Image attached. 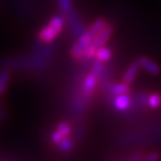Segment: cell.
<instances>
[{
  "label": "cell",
  "instance_id": "obj_5",
  "mask_svg": "<svg viewBox=\"0 0 161 161\" xmlns=\"http://www.w3.org/2000/svg\"><path fill=\"white\" fill-rule=\"evenodd\" d=\"M97 76L98 75H96L94 72H92V73L87 74L85 80H84L83 91H82V93H83L84 98H86V100L90 97L92 92H93L94 88H95L96 83H97Z\"/></svg>",
  "mask_w": 161,
  "mask_h": 161
},
{
  "label": "cell",
  "instance_id": "obj_14",
  "mask_svg": "<svg viewBox=\"0 0 161 161\" xmlns=\"http://www.w3.org/2000/svg\"><path fill=\"white\" fill-rule=\"evenodd\" d=\"M72 147H73V141L70 140V139H68V138L64 139V140L62 141L59 144H58V148H59L62 151L70 150V149H72Z\"/></svg>",
  "mask_w": 161,
  "mask_h": 161
},
{
  "label": "cell",
  "instance_id": "obj_10",
  "mask_svg": "<svg viewBox=\"0 0 161 161\" xmlns=\"http://www.w3.org/2000/svg\"><path fill=\"white\" fill-rule=\"evenodd\" d=\"M111 57H112V52H111V49L108 47H104V46H101V47L98 48L95 55L96 60H100L102 63H105V62L110 60Z\"/></svg>",
  "mask_w": 161,
  "mask_h": 161
},
{
  "label": "cell",
  "instance_id": "obj_4",
  "mask_svg": "<svg viewBox=\"0 0 161 161\" xmlns=\"http://www.w3.org/2000/svg\"><path fill=\"white\" fill-rule=\"evenodd\" d=\"M113 34V26L111 25V24H108L103 29L101 30L100 33L94 37L93 42L92 43L96 46L97 48H100L101 46H104L106 43H108V40L111 38Z\"/></svg>",
  "mask_w": 161,
  "mask_h": 161
},
{
  "label": "cell",
  "instance_id": "obj_3",
  "mask_svg": "<svg viewBox=\"0 0 161 161\" xmlns=\"http://www.w3.org/2000/svg\"><path fill=\"white\" fill-rule=\"evenodd\" d=\"M70 131H72V128H70L69 123H67V122H60V123H58L56 130L52 134V142L55 143L56 146H58L64 139L67 138L68 134L70 133Z\"/></svg>",
  "mask_w": 161,
  "mask_h": 161
},
{
  "label": "cell",
  "instance_id": "obj_9",
  "mask_svg": "<svg viewBox=\"0 0 161 161\" xmlns=\"http://www.w3.org/2000/svg\"><path fill=\"white\" fill-rule=\"evenodd\" d=\"M129 91H130V84L124 83V82L123 83L113 84V85H111V87H110L111 94H113L114 96L121 95V94H126V93H129Z\"/></svg>",
  "mask_w": 161,
  "mask_h": 161
},
{
  "label": "cell",
  "instance_id": "obj_17",
  "mask_svg": "<svg viewBox=\"0 0 161 161\" xmlns=\"http://www.w3.org/2000/svg\"><path fill=\"white\" fill-rule=\"evenodd\" d=\"M0 115H1V113H0Z\"/></svg>",
  "mask_w": 161,
  "mask_h": 161
},
{
  "label": "cell",
  "instance_id": "obj_13",
  "mask_svg": "<svg viewBox=\"0 0 161 161\" xmlns=\"http://www.w3.org/2000/svg\"><path fill=\"white\" fill-rule=\"evenodd\" d=\"M148 105L151 108H158L161 105V95L158 93L151 94L148 97Z\"/></svg>",
  "mask_w": 161,
  "mask_h": 161
},
{
  "label": "cell",
  "instance_id": "obj_16",
  "mask_svg": "<svg viewBox=\"0 0 161 161\" xmlns=\"http://www.w3.org/2000/svg\"><path fill=\"white\" fill-rule=\"evenodd\" d=\"M160 159V154L158 153V152H152V153H150L148 157L146 158V160L148 161H156V160H159Z\"/></svg>",
  "mask_w": 161,
  "mask_h": 161
},
{
  "label": "cell",
  "instance_id": "obj_7",
  "mask_svg": "<svg viewBox=\"0 0 161 161\" xmlns=\"http://www.w3.org/2000/svg\"><path fill=\"white\" fill-rule=\"evenodd\" d=\"M139 62H140L141 67L144 68L148 73L152 74V75H158V74L160 73V67L158 66V64H157L156 62H153L152 59H150V58L141 57L140 59H139Z\"/></svg>",
  "mask_w": 161,
  "mask_h": 161
},
{
  "label": "cell",
  "instance_id": "obj_12",
  "mask_svg": "<svg viewBox=\"0 0 161 161\" xmlns=\"http://www.w3.org/2000/svg\"><path fill=\"white\" fill-rule=\"evenodd\" d=\"M9 72L8 70H1L0 72V95L5 93L6 88L8 85V80H9Z\"/></svg>",
  "mask_w": 161,
  "mask_h": 161
},
{
  "label": "cell",
  "instance_id": "obj_1",
  "mask_svg": "<svg viewBox=\"0 0 161 161\" xmlns=\"http://www.w3.org/2000/svg\"><path fill=\"white\" fill-rule=\"evenodd\" d=\"M64 17L55 16L48 21V24L38 33V39L42 43H52L57 38L64 27Z\"/></svg>",
  "mask_w": 161,
  "mask_h": 161
},
{
  "label": "cell",
  "instance_id": "obj_8",
  "mask_svg": "<svg viewBox=\"0 0 161 161\" xmlns=\"http://www.w3.org/2000/svg\"><path fill=\"white\" fill-rule=\"evenodd\" d=\"M131 105V97L126 94H121V95H116L114 98V106L118 111L124 112L126 111Z\"/></svg>",
  "mask_w": 161,
  "mask_h": 161
},
{
  "label": "cell",
  "instance_id": "obj_15",
  "mask_svg": "<svg viewBox=\"0 0 161 161\" xmlns=\"http://www.w3.org/2000/svg\"><path fill=\"white\" fill-rule=\"evenodd\" d=\"M58 3H59V7L62 8V10H64L66 14L72 11V3L69 0H58Z\"/></svg>",
  "mask_w": 161,
  "mask_h": 161
},
{
  "label": "cell",
  "instance_id": "obj_11",
  "mask_svg": "<svg viewBox=\"0 0 161 161\" xmlns=\"http://www.w3.org/2000/svg\"><path fill=\"white\" fill-rule=\"evenodd\" d=\"M108 25V23H106V20L103 19V18H100V19L95 20L93 24H92V26L90 27V31L94 35V37H95L96 35H97L98 33H100L101 30L103 29L105 26Z\"/></svg>",
  "mask_w": 161,
  "mask_h": 161
},
{
  "label": "cell",
  "instance_id": "obj_6",
  "mask_svg": "<svg viewBox=\"0 0 161 161\" xmlns=\"http://www.w3.org/2000/svg\"><path fill=\"white\" fill-rule=\"evenodd\" d=\"M140 67H141V65H140V62H139V60H136V62H133V63H131L130 66L126 68L125 73H124V75H123L124 83H128V84L132 83V82L134 80V78H136Z\"/></svg>",
  "mask_w": 161,
  "mask_h": 161
},
{
  "label": "cell",
  "instance_id": "obj_2",
  "mask_svg": "<svg viewBox=\"0 0 161 161\" xmlns=\"http://www.w3.org/2000/svg\"><path fill=\"white\" fill-rule=\"evenodd\" d=\"M94 39V35L91 33L90 30H86L84 33H82L78 36V39L76 40V43L73 45L72 49H70V55L75 59H83L85 49L92 44Z\"/></svg>",
  "mask_w": 161,
  "mask_h": 161
}]
</instances>
